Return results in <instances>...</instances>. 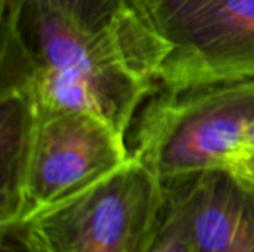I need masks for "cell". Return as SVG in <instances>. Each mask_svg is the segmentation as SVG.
Wrapping results in <instances>:
<instances>
[{
    "instance_id": "cell-1",
    "label": "cell",
    "mask_w": 254,
    "mask_h": 252,
    "mask_svg": "<svg viewBox=\"0 0 254 252\" xmlns=\"http://www.w3.org/2000/svg\"><path fill=\"white\" fill-rule=\"evenodd\" d=\"M0 89L39 111L86 110L125 138L167 46L134 0H0Z\"/></svg>"
},
{
    "instance_id": "cell-2",
    "label": "cell",
    "mask_w": 254,
    "mask_h": 252,
    "mask_svg": "<svg viewBox=\"0 0 254 252\" xmlns=\"http://www.w3.org/2000/svg\"><path fill=\"white\" fill-rule=\"evenodd\" d=\"M254 122V79L156 88L127 134L129 156L159 180L234 166Z\"/></svg>"
},
{
    "instance_id": "cell-3",
    "label": "cell",
    "mask_w": 254,
    "mask_h": 252,
    "mask_svg": "<svg viewBox=\"0 0 254 252\" xmlns=\"http://www.w3.org/2000/svg\"><path fill=\"white\" fill-rule=\"evenodd\" d=\"M162 201L158 175L129 157L91 187L9 226L31 252H147Z\"/></svg>"
},
{
    "instance_id": "cell-4",
    "label": "cell",
    "mask_w": 254,
    "mask_h": 252,
    "mask_svg": "<svg viewBox=\"0 0 254 252\" xmlns=\"http://www.w3.org/2000/svg\"><path fill=\"white\" fill-rule=\"evenodd\" d=\"M167 46L156 88L254 79V0H134Z\"/></svg>"
},
{
    "instance_id": "cell-5",
    "label": "cell",
    "mask_w": 254,
    "mask_h": 252,
    "mask_svg": "<svg viewBox=\"0 0 254 252\" xmlns=\"http://www.w3.org/2000/svg\"><path fill=\"white\" fill-rule=\"evenodd\" d=\"M129 157L127 138L101 116L39 111L19 221L91 187Z\"/></svg>"
},
{
    "instance_id": "cell-6",
    "label": "cell",
    "mask_w": 254,
    "mask_h": 252,
    "mask_svg": "<svg viewBox=\"0 0 254 252\" xmlns=\"http://www.w3.org/2000/svg\"><path fill=\"white\" fill-rule=\"evenodd\" d=\"M198 252H254V184L231 166L161 180Z\"/></svg>"
},
{
    "instance_id": "cell-7",
    "label": "cell",
    "mask_w": 254,
    "mask_h": 252,
    "mask_svg": "<svg viewBox=\"0 0 254 252\" xmlns=\"http://www.w3.org/2000/svg\"><path fill=\"white\" fill-rule=\"evenodd\" d=\"M37 125L39 107L28 92L0 89V226L21 218Z\"/></svg>"
},
{
    "instance_id": "cell-8",
    "label": "cell",
    "mask_w": 254,
    "mask_h": 252,
    "mask_svg": "<svg viewBox=\"0 0 254 252\" xmlns=\"http://www.w3.org/2000/svg\"><path fill=\"white\" fill-rule=\"evenodd\" d=\"M162 193L158 230L147 252H198L180 206L164 189Z\"/></svg>"
},
{
    "instance_id": "cell-9",
    "label": "cell",
    "mask_w": 254,
    "mask_h": 252,
    "mask_svg": "<svg viewBox=\"0 0 254 252\" xmlns=\"http://www.w3.org/2000/svg\"><path fill=\"white\" fill-rule=\"evenodd\" d=\"M1 252H31L13 226H1Z\"/></svg>"
},
{
    "instance_id": "cell-10",
    "label": "cell",
    "mask_w": 254,
    "mask_h": 252,
    "mask_svg": "<svg viewBox=\"0 0 254 252\" xmlns=\"http://www.w3.org/2000/svg\"><path fill=\"white\" fill-rule=\"evenodd\" d=\"M232 168L254 184V153L240 157Z\"/></svg>"
},
{
    "instance_id": "cell-11",
    "label": "cell",
    "mask_w": 254,
    "mask_h": 252,
    "mask_svg": "<svg viewBox=\"0 0 254 252\" xmlns=\"http://www.w3.org/2000/svg\"><path fill=\"white\" fill-rule=\"evenodd\" d=\"M254 153V122L253 125L250 126L249 132H247V138H246V147H244V154H250ZM243 154V156H244ZM241 156V157H243Z\"/></svg>"
}]
</instances>
